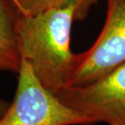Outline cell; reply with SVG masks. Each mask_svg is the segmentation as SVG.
Listing matches in <instances>:
<instances>
[{
  "instance_id": "6da1fadb",
  "label": "cell",
  "mask_w": 125,
  "mask_h": 125,
  "mask_svg": "<svg viewBox=\"0 0 125 125\" xmlns=\"http://www.w3.org/2000/svg\"><path fill=\"white\" fill-rule=\"evenodd\" d=\"M81 20L75 5L27 16L19 12L16 32L21 60L25 61L46 89L55 94L67 85L75 55L71 34Z\"/></svg>"
},
{
  "instance_id": "7a4b0ae2",
  "label": "cell",
  "mask_w": 125,
  "mask_h": 125,
  "mask_svg": "<svg viewBox=\"0 0 125 125\" xmlns=\"http://www.w3.org/2000/svg\"><path fill=\"white\" fill-rule=\"evenodd\" d=\"M14 99L0 125H93L92 119L66 106L42 85L30 66L21 60Z\"/></svg>"
},
{
  "instance_id": "3957f363",
  "label": "cell",
  "mask_w": 125,
  "mask_h": 125,
  "mask_svg": "<svg viewBox=\"0 0 125 125\" xmlns=\"http://www.w3.org/2000/svg\"><path fill=\"white\" fill-rule=\"evenodd\" d=\"M125 63V0H107L105 23L91 47L76 54L67 85L90 84Z\"/></svg>"
},
{
  "instance_id": "277c9868",
  "label": "cell",
  "mask_w": 125,
  "mask_h": 125,
  "mask_svg": "<svg viewBox=\"0 0 125 125\" xmlns=\"http://www.w3.org/2000/svg\"><path fill=\"white\" fill-rule=\"evenodd\" d=\"M55 96L94 124L125 125V63L90 84L64 87Z\"/></svg>"
},
{
  "instance_id": "5b68a950",
  "label": "cell",
  "mask_w": 125,
  "mask_h": 125,
  "mask_svg": "<svg viewBox=\"0 0 125 125\" xmlns=\"http://www.w3.org/2000/svg\"><path fill=\"white\" fill-rule=\"evenodd\" d=\"M18 15L11 0H0V70L16 73L21 63L16 32Z\"/></svg>"
},
{
  "instance_id": "8992f818",
  "label": "cell",
  "mask_w": 125,
  "mask_h": 125,
  "mask_svg": "<svg viewBox=\"0 0 125 125\" xmlns=\"http://www.w3.org/2000/svg\"><path fill=\"white\" fill-rule=\"evenodd\" d=\"M97 0H18L16 8L22 15L31 16L47 10L75 5L79 10L81 20L85 18L92 6Z\"/></svg>"
},
{
  "instance_id": "52a82bcc",
  "label": "cell",
  "mask_w": 125,
  "mask_h": 125,
  "mask_svg": "<svg viewBox=\"0 0 125 125\" xmlns=\"http://www.w3.org/2000/svg\"><path fill=\"white\" fill-rule=\"evenodd\" d=\"M9 105H10V102L0 98V119H1L2 117L4 115V114L6 113Z\"/></svg>"
},
{
  "instance_id": "ba28073f",
  "label": "cell",
  "mask_w": 125,
  "mask_h": 125,
  "mask_svg": "<svg viewBox=\"0 0 125 125\" xmlns=\"http://www.w3.org/2000/svg\"><path fill=\"white\" fill-rule=\"evenodd\" d=\"M11 2H13V3L15 4V6H16V4H17V2H18V0H11Z\"/></svg>"
}]
</instances>
